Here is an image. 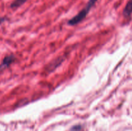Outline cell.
<instances>
[{
	"label": "cell",
	"instance_id": "7a4b0ae2",
	"mask_svg": "<svg viewBox=\"0 0 132 131\" xmlns=\"http://www.w3.org/2000/svg\"><path fill=\"white\" fill-rule=\"evenodd\" d=\"M14 59H15V57L14 55H9V56L6 57L3 59L2 64H0V72L2 71L6 68L9 67L14 61Z\"/></svg>",
	"mask_w": 132,
	"mask_h": 131
},
{
	"label": "cell",
	"instance_id": "5b68a950",
	"mask_svg": "<svg viewBox=\"0 0 132 131\" xmlns=\"http://www.w3.org/2000/svg\"><path fill=\"white\" fill-rule=\"evenodd\" d=\"M27 1V0H14L11 3L10 7L12 8H16L19 7L22 5H23Z\"/></svg>",
	"mask_w": 132,
	"mask_h": 131
},
{
	"label": "cell",
	"instance_id": "6da1fadb",
	"mask_svg": "<svg viewBox=\"0 0 132 131\" xmlns=\"http://www.w3.org/2000/svg\"><path fill=\"white\" fill-rule=\"evenodd\" d=\"M97 1V0H88L86 6L82 10H81L77 15L70 19L68 21V24L71 26H74L82 21L86 17V15L90 12V9L93 7V6L95 5Z\"/></svg>",
	"mask_w": 132,
	"mask_h": 131
},
{
	"label": "cell",
	"instance_id": "3957f363",
	"mask_svg": "<svg viewBox=\"0 0 132 131\" xmlns=\"http://www.w3.org/2000/svg\"><path fill=\"white\" fill-rule=\"evenodd\" d=\"M63 60H64V59H62L61 57L56 59L55 61L53 62L50 65H49L48 66V71H54V69H56L60 64H61V63L63 62Z\"/></svg>",
	"mask_w": 132,
	"mask_h": 131
},
{
	"label": "cell",
	"instance_id": "277c9868",
	"mask_svg": "<svg viewBox=\"0 0 132 131\" xmlns=\"http://www.w3.org/2000/svg\"><path fill=\"white\" fill-rule=\"evenodd\" d=\"M132 13V0H130L125 6L123 14L125 17H128Z\"/></svg>",
	"mask_w": 132,
	"mask_h": 131
}]
</instances>
